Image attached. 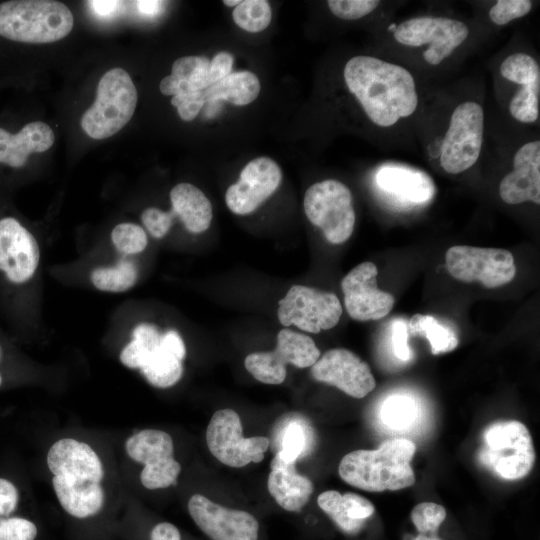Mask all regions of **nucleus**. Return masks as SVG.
Returning a JSON list of instances; mask_svg holds the SVG:
<instances>
[{
	"label": "nucleus",
	"mask_w": 540,
	"mask_h": 540,
	"mask_svg": "<svg viewBox=\"0 0 540 540\" xmlns=\"http://www.w3.org/2000/svg\"><path fill=\"white\" fill-rule=\"evenodd\" d=\"M296 463H288L275 455L270 463L268 491L279 506L290 512L300 511L309 501L314 486L310 479L298 474Z\"/></svg>",
	"instance_id": "4be33fe9"
},
{
	"label": "nucleus",
	"mask_w": 540,
	"mask_h": 540,
	"mask_svg": "<svg viewBox=\"0 0 540 540\" xmlns=\"http://www.w3.org/2000/svg\"><path fill=\"white\" fill-rule=\"evenodd\" d=\"M140 370L147 381L158 388L173 386L180 380L183 373L182 361L162 344L161 336L149 347L146 360Z\"/></svg>",
	"instance_id": "c85d7f7f"
},
{
	"label": "nucleus",
	"mask_w": 540,
	"mask_h": 540,
	"mask_svg": "<svg viewBox=\"0 0 540 540\" xmlns=\"http://www.w3.org/2000/svg\"><path fill=\"white\" fill-rule=\"evenodd\" d=\"M417 417V406L413 399L404 395H395L386 399L381 409L383 422L393 429H405L411 426Z\"/></svg>",
	"instance_id": "72a5a7b5"
},
{
	"label": "nucleus",
	"mask_w": 540,
	"mask_h": 540,
	"mask_svg": "<svg viewBox=\"0 0 540 540\" xmlns=\"http://www.w3.org/2000/svg\"><path fill=\"white\" fill-rule=\"evenodd\" d=\"M319 357L320 350L311 337L285 328L279 331L273 351L251 353L244 364L256 380L277 385L286 378L287 364L307 368L314 365Z\"/></svg>",
	"instance_id": "1a4fd4ad"
},
{
	"label": "nucleus",
	"mask_w": 540,
	"mask_h": 540,
	"mask_svg": "<svg viewBox=\"0 0 540 540\" xmlns=\"http://www.w3.org/2000/svg\"><path fill=\"white\" fill-rule=\"evenodd\" d=\"M49 470L54 476L100 483L104 476L102 462L86 443L71 438L56 441L47 455Z\"/></svg>",
	"instance_id": "aec40b11"
},
{
	"label": "nucleus",
	"mask_w": 540,
	"mask_h": 540,
	"mask_svg": "<svg viewBox=\"0 0 540 540\" xmlns=\"http://www.w3.org/2000/svg\"><path fill=\"white\" fill-rule=\"evenodd\" d=\"M379 3L376 0H329L327 5L338 18L356 20L370 14Z\"/></svg>",
	"instance_id": "4c0bfd02"
},
{
	"label": "nucleus",
	"mask_w": 540,
	"mask_h": 540,
	"mask_svg": "<svg viewBox=\"0 0 540 540\" xmlns=\"http://www.w3.org/2000/svg\"><path fill=\"white\" fill-rule=\"evenodd\" d=\"M242 433L237 412L229 408L217 410L206 430V443L211 454L222 464L234 468L261 462L269 447L268 438H245Z\"/></svg>",
	"instance_id": "9b49d317"
},
{
	"label": "nucleus",
	"mask_w": 540,
	"mask_h": 540,
	"mask_svg": "<svg viewBox=\"0 0 540 540\" xmlns=\"http://www.w3.org/2000/svg\"><path fill=\"white\" fill-rule=\"evenodd\" d=\"M111 239L116 248L125 254L142 252L147 245L145 231L133 223H121L114 227Z\"/></svg>",
	"instance_id": "c9c22d12"
},
{
	"label": "nucleus",
	"mask_w": 540,
	"mask_h": 540,
	"mask_svg": "<svg viewBox=\"0 0 540 540\" xmlns=\"http://www.w3.org/2000/svg\"><path fill=\"white\" fill-rule=\"evenodd\" d=\"M448 272L462 282H480L493 289L511 282L516 274L512 253L505 249L456 245L445 255Z\"/></svg>",
	"instance_id": "9d476101"
},
{
	"label": "nucleus",
	"mask_w": 540,
	"mask_h": 540,
	"mask_svg": "<svg viewBox=\"0 0 540 540\" xmlns=\"http://www.w3.org/2000/svg\"><path fill=\"white\" fill-rule=\"evenodd\" d=\"M413 540H441V539L438 538L436 535L428 536V535H424V534H419Z\"/></svg>",
	"instance_id": "3c124183"
},
{
	"label": "nucleus",
	"mask_w": 540,
	"mask_h": 540,
	"mask_svg": "<svg viewBox=\"0 0 540 540\" xmlns=\"http://www.w3.org/2000/svg\"><path fill=\"white\" fill-rule=\"evenodd\" d=\"M210 60L203 56L178 58L172 65L171 75L188 84L191 91H204L210 87Z\"/></svg>",
	"instance_id": "2f4dec72"
},
{
	"label": "nucleus",
	"mask_w": 540,
	"mask_h": 540,
	"mask_svg": "<svg viewBox=\"0 0 540 540\" xmlns=\"http://www.w3.org/2000/svg\"><path fill=\"white\" fill-rule=\"evenodd\" d=\"M501 77L515 85L508 111L518 122L531 124L538 120L540 102V67L530 54L516 52L500 64Z\"/></svg>",
	"instance_id": "dca6fc26"
},
{
	"label": "nucleus",
	"mask_w": 540,
	"mask_h": 540,
	"mask_svg": "<svg viewBox=\"0 0 540 540\" xmlns=\"http://www.w3.org/2000/svg\"><path fill=\"white\" fill-rule=\"evenodd\" d=\"M241 1L240 0H224L223 1V4H225L226 6H237Z\"/></svg>",
	"instance_id": "603ef678"
},
{
	"label": "nucleus",
	"mask_w": 540,
	"mask_h": 540,
	"mask_svg": "<svg viewBox=\"0 0 540 540\" xmlns=\"http://www.w3.org/2000/svg\"><path fill=\"white\" fill-rule=\"evenodd\" d=\"M277 315L284 326L319 333L335 327L342 315V305L331 292L304 285H293L279 300Z\"/></svg>",
	"instance_id": "f8f14e48"
},
{
	"label": "nucleus",
	"mask_w": 540,
	"mask_h": 540,
	"mask_svg": "<svg viewBox=\"0 0 540 540\" xmlns=\"http://www.w3.org/2000/svg\"><path fill=\"white\" fill-rule=\"evenodd\" d=\"M393 352L397 358L407 361L410 358L408 346V329L404 320H396L392 328Z\"/></svg>",
	"instance_id": "37998d69"
},
{
	"label": "nucleus",
	"mask_w": 540,
	"mask_h": 540,
	"mask_svg": "<svg viewBox=\"0 0 540 540\" xmlns=\"http://www.w3.org/2000/svg\"><path fill=\"white\" fill-rule=\"evenodd\" d=\"M530 0H498L489 10L490 20L499 26L527 15L532 9Z\"/></svg>",
	"instance_id": "e433bc0d"
},
{
	"label": "nucleus",
	"mask_w": 540,
	"mask_h": 540,
	"mask_svg": "<svg viewBox=\"0 0 540 540\" xmlns=\"http://www.w3.org/2000/svg\"><path fill=\"white\" fill-rule=\"evenodd\" d=\"M68 7L51 0H12L0 4V35L23 43H50L73 28Z\"/></svg>",
	"instance_id": "20e7f679"
},
{
	"label": "nucleus",
	"mask_w": 540,
	"mask_h": 540,
	"mask_svg": "<svg viewBox=\"0 0 540 540\" xmlns=\"http://www.w3.org/2000/svg\"><path fill=\"white\" fill-rule=\"evenodd\" d=\"M136 104L137 90L130 75L113 68L100 79L96 99L84 112L81 127L93 139L111 137L130 121Z\"/></svg>",
	"instance_id": "39448f33"
},
{
	"label": "nucleus",
	"mask_w": 540,
	"mask_h": 540,
	"mask_svg": "<svg viewBox=\"0 0 540 540\" xmlns=\"http://www.w3.org/2000/svg\"><path fill=\"white\" fill-rule=\"evenodd\" d=\"M281 179L280 167L274 160L253 159L243 168L239 180L227 189V207L238 215L250 214L275 192Z\"/></svg>",
	"instance_id": "f3484780"
},
{
	"label": "nucleus",
	"mask_w": 540,
	"mask_h": 540,
	"mask_svg": "<svg viewBox=\"0 0 540 540\" xmlns=\"http://www.w3.org/2000/svg\"><path fill=\"white\" fill-rule=\"evenodd\" d=\"M317 504L347 534L358 533L375 511L367 498L352 492L341 494L336 490L322 492Z\"/></svg>",
	"instance_id": "b1692460"
},
{
	"label": "nucleus",
	"mask_w": 540,
	"mask_h": 540,
	"mask_svg": "<svg viewBox=\"0 0 540 540\" xmlns=\"http://www.w3.org/2000/svg\"><path fill=\"white\" fill-rule=\"evenodd\" d=\"M501 199L511 205L540 203V141L520 146L513 157V169L499 184Z\"/></svg>",
	"instance_id": "6ab92c4d"
},
{
	"label": "nucleus",
	"mask_w": 540,
	"mask_h": 540,
	"mask_svg": "<svg viewBox=\"0 0 540 540\" xmlns=\"http://www.w3.org/2000/svg\"><path fill=\"white\" fill-rule=\"evenodd\" d=\"M260 81L250 71L230 73L204 90L206 101L225 100L234 105H247L260 93Z\"/></svg>",
	"instance_id": "cd10ccee"
},
{
	"label": "nucleus",
	"mask_w": 540,
	"mask_h": 540,
	"mask_svg": "<svg viewBox=\"0 0 540 540\" xmlns=\"http://www.w3.org/2000/svg\"><path fill=\"white\" fill-rule=\"evenodd\" d=\"M54 139L52 129L40 121L26 124L16 134L0 128V163L20 168L25 165L31 153L47 151Z\"/></svg>",
	"instance_id": "5701e85b"
},
{
	"label": "nucleus",
	"mask_w": 540,
	"mask_h": 540,
	"mask_svg": "<svg viewBox=\"0 0 540 540\" xmlns=\"http://www.w3.org/2000/svg\"><path fill=\"white\" fill-rule=\"evenodd\" d=\"M233 65V56L227 52H219L210 60L209 81L215 84L230 74Z\"/></svg>",
	"instance_id": "c03bdc74"
},
{
	"label": "nucleus",
	"mask_w": 540,
	"mask_h": 540,
	"mask_svg": "<svg viewBox=\"0 0 540 540\" xmlns=\"http://www.w3.org/2000/svg\"><path fill=\"white\" fill-rule=\"evenodd\" d=\"M311 374L315 380L357 399L365 397L376 387L369 365L345 348L325 352L311 366Z\"/></svg>",
	"instance_id": "2eb2a0df"
},
{
	"label": "nucleus",
	"mask_w": 540,
	"mask_h": 540,
	"mask_svg": "<svg viewBox=\"0 0 540 540\" xmlns=\"http://www.w3.org/2000/svg\"><path fill=\"white\" fill-rule=\"evenodd\" d=\"M407 329L408 334L426 338L433 355L451 352L458 346L455 332L434 316L415 314L409 320Z\"/></svg>",
	"instance_id": "c756f323"
},
{
	"label": "nucleus",
	"mask_w": 540,
	"mask_h": 540,
	"mask_svg": "<svg viewBox=\"0 0 540 540\" xmlns=\"http://www.w3.org/2000/svg\"><path fill=\"white\" fill-rule=\"evenodd\" d=\"M35 237L15 218L0 219V271L14 284L27 282L39 264Z\"/></svg>",
	"instance_id": "a211bd4d"
},
{
	"label": "nucleus",
	"mask_w": 540,
	"mask_h": 540,
	"mask_svg": "<svg viewBox=\"0 0 540 540\" xmlns=\"http://www.w3.org/2000/svg\"><path fill=\"white\" fill-rule=\"evenodd\" d=\"M345 84L376 126L389 128L414 114L419 97L413 75L405 67L373 56L350 58Z\"/></svg>",
	"instance_id": "f257e3e1"
},
{
	"label": "nucleus",
	"mask_w": 540,
	"mask_h": 540,
	"mask_svg": "<svg viewBox=\"0 0 540 540\" xmlns=\"http://www.w3.org/2000/svg\"><path fill=\"white\" fill-rule=\"evenodd\" d=\"M130 458L144 464V470L177 466L171 436L161 430L145 429L131 436L125 444Z\"/></svg>",
	"instance_id": "a878e982"
},
{
	"label": "nucleus",
	"mask_w": 540,
	"mask_h": 540,
	"mask_svg": "<svg viewBox=\"0 0 540 540\" xmlns=\"http://www.w3.org/2000/svg\"><path fill=\"white\" fill-rule=\"evenodd\" d=\"M138 276L133 262L121 260L111 267H100L92 272L93 285L102 291L123 292L131 288Z\"/></svg>",
	"instance_id": "7c9ffc66"
},
{
	"label": "nucleus",
	"mask_w": 540,
	"mask_h": 540,
	"mask_svg": "<svg viewBox=\"0 0 540 540\" xmlns=\"http://www.w3.org/2000/svg\"><path fill=\"white\" fill-rule=\"evenodd\" d=\"M160 91L164 95H177L179 93L178 81L172 75L164 77L159 85Z\"/></svg>",
	"instance_id": "09e8293b"
},
{
	"label": "nucleus",
	"mask_w": 540,
	"mask_h": 540,
	"mask_svg": "<svg viewBox=\"0 0 540 540\" xmlns=\"http://www.w3.org/2000/svg\"><path fill=\"white\" fill-rule=\"evenodd\" d=\"M178 528L167 522L157 524L151 531V540H180Z\"/></svg>",
	"instance_id": "49530a36"
},
{
	"label": "nucleus",
	"mask_w": 540,
	"mask_h": 540,
	"mask_svg": "<svg viewBox=\"0 0 540 540\" xmlns=\"http://www.w3.org/2000/svg\"><path fill=\"white\" fill-rule=\"evenodd\" d=\"M476 458L499 479L515 481L526 477L536 460L529 429L517 420L491 422L482 431Z\"/></svg>",
	"instance_id": "7ed1b4c3"
},
{
	"label": "nucleus",
	"mask_w": 540,
	"mask_h": 540,
	"mask_svg": "<svg viewBox=\"0 0 540 540\" xmlns=\"http://www.w3.org/2000/svg\"><path fill=\"white\" fill-rule=\"evenodd\" d=\"M306 444L305 432L298 423H290L282 438V448L277 454L286 462L296 463Z\"/></svg>",
	"instance_id": "58836bf2"
},
{
	"label": "nucleus",
	"mask_w": 540,
	"mask_h": 540,
	"mask_svg": "<svg viewBox=\"0 0 540 540\" xmlns=\"http://www.w3.org/2000/svg\"><path fill=\"white\" fill-rule=\"evenodd\" d=\"M172 211L192 233L206 231L212 221V205L206 195L190 183H180L170 192Z\"/></svg>",
	"instance_id": "bb28decb"
},
{
	"label": "nucleus",
	"mask_w": 540,
	"mask_h": 540,
	"mask_svg": "<svg viewBox=\"0 0 540 540\" xmlns=\"http://www.w3.org/2000/svg\"><path fill=\"white\" fill-rule=\"evenodd\" d=\"M308 220L320 228L332 244L347 241L355 226V211L350 189L342 182L327 179L311 185L304 196Z\"/></svg>",
	"instance_id": "0eeeda50"
},
{
	"label": "nucleus",
	"mask_w": 540,
	"mask_h": 540,
	"mask_svg": "<svg viewBox=\"0 0 540 540\" xmlns=\"http://www.w3.org/2000/svg\"><path fill=\"white\" fill-rule=\"evenodd\" d=\"M92 10L99 16L107 17L115 12L121 7L122 2L120 1H107V0H93L88 2Z\"/></svg>",
	"instance_id": "de8ad7c7"
},
{
	"label": "nucleus",
	"mask_w": 540,
	"mask_h": 540,
	"mask_svg": "<svg viewBox=\"0 0 540 540\" xmlns=\"http://www.w3.org/2000/svg\"><path fill=\"white\" fill-rule=\"evenodd\" d=\"M52 484L60 505L74 517L95 515L103 506L104 492L100 483L53 476Z\"/></svg>",
	"instance_id": "393cba45"
},
{
	"label": "nucleus",
	"mask_w": 540,
	"mask_h": 540,
	"mask_svg": "<svg viewBox=\"0 0 540 540\" xmlns=\"http://www.w3.org/2000/svg\"><path fill=\"white\" fill-rule=\"evenodd\" d=\"M469 35L468 26L457 19L441 16H419L401 22L393 31L401 45L426 49L422 58L437 66L460 47Z\"/></svg>",
	"instance_id": "6e6552de"
},
{
	"label": "nucleus",
	"mask_w": 540,
	"mask_h": 540,
	"mask_svg": "<svg viewBox=\"0 0 540 540\" xmlns=\"http://www.w3.org/2000/svg\"><path fill=\"white\" fill-rule=\"evenodd\" d=\"M375 179L381 190L412 204H424L435 194L432 178L411 167L386 164L379 168Z\"/></svg>",
	"instance_id": "412c9836"
},
{
	"label": "nucleus",
	"mask_w": 540,
	"mask_h": 540,
	"mask_svg": "<svg viewBox=\"0 0 540 540\" xmlns=\"http://www.w3.org/2000/svg\"><path fill=\"white\" fill-rule=\"evenodd\" d=\"M175 216L172 210L164 212L158 208L150 207L143 211L141 219L153 237L162 238L169 231Z\"/></svg>",
	"instance_id": "a19ab883"
},
{
	"label": "nucleus",
	"mask_w": 540,
	"mask_h": 540,
	"mask_svg": "<svg viewBox=\"0 0 540 540\" xmlns=\"http://www.w3.org/2000/svg\"><path fill=\"white\" fill-rule=\"evenodd\" d=\"M37 528L31 521L20 518L0 517V540H34Z\"/></svg>",
	"instance_id": "ea45409f"
},
{
	"label": "nucleus",
	"mask_w": 540,
	"mask_h": 540,
	"mask_svg": "<svg viewBox=\"0 0 540 540\" xmlns=\"http://www.w3.org/2000/svg\"><path fill=\"white\" fill-rule=\"evenodd\" d=\"M378 270L365 261L350 270L341 281L344 304L349 316L357 321L379 320L390 313L394 297L377 286Z\"/></svg>",
	"instance_id": "ddd939ff"
},
{
	"label": "nucleus",
	"mask_w": 540,
	"mask_h": 540,
	"mask_svg": "<svg viewBox=\"0 0 540 540\" xmlns=\"http://www.w3.org/2000/svg\"><path fill=\"white\" fill-rule=\"evenodd\" d=\"M446 509L435 502H421L415 505L410 518L420 534L436 535L446 518Z\"/></svg>",
	"instance_id": "f704fd0d"
},
{
	"label": "nucleus",
	"mask_w": 540,
	"mask_h": 540,
	"mask_svg": "<svg viewBox=\"0 0 540 540\" xmlns=\"http://www.w3.org/2000/svg\"><path fill=\"white\" fill-rule=\"evenodd\" d=\"M136 6L138 10L147 16H153L156 15L160 9L161 3L160 1H136Z\"/></svg>",
	"instance_id": "8fccbe9b"
},
{
	"label": "nucleus",
	"mask_w": 540,
	"mask_h": 540,
	"mask_svg": "<svg viewBox=\"0 0 540 540\" xmlns=\"http://www.w3.org/2000/svg\"><path fill=\"white\" fill-rule=\"evenodd\" d=\"M188 511L212 540H258L259 523L249 512L224 507L201 494L189 499Z\"/></svg>",
	"instance_id": "4468645a"
},
{
	"label": "nucleus",
	"mask_w": 540,
	"mask_h": 540,
	"mask_svg": "<svg viewBox=\"0 0 540 540\" xmlns=\"http://www.w3.org/2000/svg\"><path fill=\"white\" fill-rule=\"evenodd\" d=\"M232 17L240 28L256 33L269 26L272 12L270 4L266 0H245L235 7Z\"/></svg>",
	"instance_id": "473e14b6"
},
{
	"label": "nucleus",
	"mask_w": 540,
	"mask_h": 540,
	"mask_svg": "<svg viewBox=\"0 0 540 540\" xmlns=\"http://www.w3.org/2000/svg\"><path fill=\"white\" fill-rule=\"evenodd\" d=\"M1 358H2V348H1V345H0V360H1ZM1 385H2V376L0 374V387H1Z\"/></svg>",
	"instance_id": "864d4df0"
},
{
	"label": "nucleus",
	"mask_w": 540,
	"mask_h": 540,
	"mask_svg": "<svg viewBox=\"0 0 540 540\" xmlns=\"http://www.w3.org/2000/svg\"><path fill=\"white\" fill-rule=\"evenodd\" d=\"M205 102L204 91L181 93L173 96L171 100V104L177 107L178 114L184 121H192Z\"/></svg>",
	"instance_id": "79ce46f5"
},
{
	"label": "nucleus",
	"mask_w": 540,
	"mask_h": 540,
	"mask_svg": "<svg viewBox=\"0 0 540 540\" xmlns=\"http://www.w3.org/2000/svg\"><path fill=\"white\" fill-rule=\"evenodd\" d=\"M483 135L482 106L472 100L459 103L450 115L437 148L438 162L443 171L459 174L470 169L479 159Z\"/></svg>",
	"instance_id": "423d86ee"
},
{
	"label": "nucleus",
	"mask_w": 540,
	"mask_h": 540,
	"mask_svg": "<svg viewBox=\"0 0 540 540\" xmlns=\"http://www.w3.org/2000/svg\"><path fill=\"white\" fill-rule=\"evenodd\" d=\"M18 491L8 480L0 478V516H7L17 506Z\"/></svg>",
	"instance_id": "a18cd8bd"
},
{
	"label": "nucleus",
	"mask_w": 540,
	"mask_h": 540,
	"mask_svg": "<svg viewBox=\"0 0 540 540\" xmlns=\"http://www.w3.org/2000/svg\"><path fill=\"white\" fill-rule=\"evenodd\" d=\"M415 451V443L407 438L388 439L377 449L347 453L338 472L344 482L364 491L401 490L415 483L410 465Z\"/></svg>",
	"instance_id": "f03ea898"
}]
</instances>
